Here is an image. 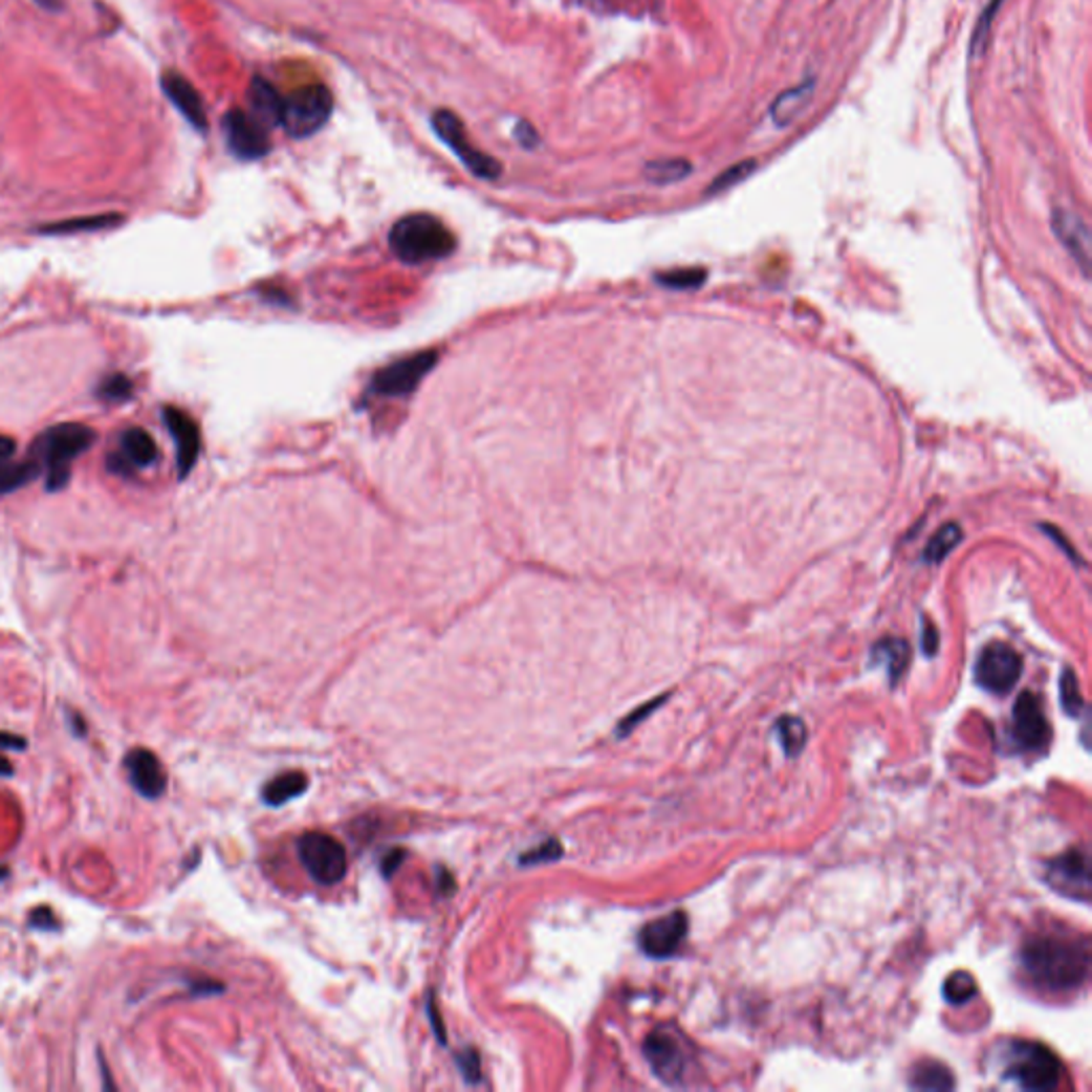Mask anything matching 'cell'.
<instances>
[{"label":"cell","instance_id":"obj_28","mask_svg":"<svg viewBox=\"0 0 1092 1092\" xmlns=\"http://www.w3.org/2000/svg\"><path fill=\"white\" fill-rule=\"evenodd\" d=\"M960 540H962L960 525L958 523H945L943 527H939V531H935L931 542L926 544L924 560L929 564H941L956 549V546L960 544Z\"/></svg>","mask_w":1092,"mask_h":1092},{"label":"cell","instance_id":"obj_25","mask_svg":"<svg viewBox=\"0 0 1092 1092\" xmlns=\"http://www.w3.org/2000/svg\"><path fill=\"white\" fill-rule=\"evenodd\" d=\"M912 1086L922 1090H952L954 1077L949 1069L935 1061H924L912 1071Z\"/></svg>","mask_w":1092,"mask_h":1092},{"label":"cell","instance_id":"obj_15","mask_svg":"<svg viewBox=\"0 0 1092 1092\" xmlns=\"http://www.w3.org/2000/svg\"><path fill=\"white\" fill-rule=\"evenodd\" d=\"M162 418H165L169 434L175 440L179 476L187 478L193 472V467L199 459V453H201L199 424L195 422V418L191 414H187L184 410H179L175 406H167L162 410Z\"/></svg>","mask_w":1092,"mask_h":1092},{"label":"cell","instance_id":"obj_11","mask_svg":"<svg viewBox=\"0 0 1092 1092\" xmlns=\"http://www.w3.org/2000/svg\"><path fill=\"white\" fill-rule=\"evenodd\" d=\"M1011 737L1024 751H1044L1052 739L1050 721L1033 692H1024L1015 700Z\"/></svg>","mask_w":1092,"mask_h":1092},{"label":"cell","instance_id":"obj_1","mask_svg":"<svg viewBox=\"0 0 1092 1092\" xmlns=\"http://www.w3.org/2000/svg\"><path fill=\"white\" fill-rule=\"evenodd\" d=\"M1028 980L1042 990H1077L1090 974V943L1086 937L1044 935L1028 939L1020 952Z\"/></svg>","mask_w":1092,"mask_h":1092},{"label":"cell","instance_id":"obj_3","mask_svg":"<svg viewBox=\"0 0 1092 1092\" xmlns=\"http://www.w3.org/2000/svg\"><path fill=\"white\" fill-rule=\"evenodd\" d=\"M1061 1061L1044 1044L1011 1042L1003 1052V1077L1026 1090H1054L1061 1082Z\"/></svg>","mask_w":1092,"mask_h":1092},{"label":"cell","instance_id":"obj_42","mask_svg":"<svg viewBox=\"0 0 1092 1092\" xmlns=\"http://www.w3.org/2000/svg\"><path fill=\"white\" fill-rule=\"evenodd\" d=\"M428 1013H430V1020H432V1026H434V1033L438 1035V1042H440V1044H446V1033H444V1024H442V1018H440L438 1005L434 1003V997H430V1003H428Z\"/></svg>","mask_w":1092,"mask_h":1092},{"label":"cell","instance_id":"obj_24","mask_svg":"<svg viewBox=\"0 0 1092 1092\" xmlns=\"http://www.w3.org/2000/svg\"><path fill=\"white\" fill-rule=\"evenodd\" d=\"M123 220L125 218L119 214H99V216H86V218H73V220L47 224L41 228V233L65 235V233H82V231H101V228H111V226L123 224Z\"/></svg>","mask_w":1092,"mask_h":1092},{"label":"cell","instance_id":"obj_30","mask_svg":"<svg viewBox=\"0 0 1092 1092\" xmlns=\"http://www.w3.org/2000/svg\"><path fill=\"white\" fill-rule=\"evenodd\" d=\"M978 995V982L976 978L966 974V970H956L943 984V997L952 1005H964Z\"/></svg>","mask_w":1092,"mask_h":1092},{"label":"cell","instance_id":"obj_23","mask_svg":"<svg viewBox=\"0 0 1092 1092\" xmlns=\"http://www.w3.org/2000/svg\"><path fill=\"white\" fill-rule=\"evenodd\" d=\"M873 661L883 663L888 669L890 681L896 683L909 663V645L902 638H883L873 649Z\"/></svg>","mask_w":1092,"mask_h":1092},{"label":"cell","instance_id":"obj_6","mask_svg":"<svg viewBox=\"0 0 1092 1092\" xmlns=\"http://www.w3.org/2000/svg\"><path fill=\"white\" fill-rule=\"evenodd\" d=\"M96 440L94 430L82 422H63L41 434L37 444L32 446V455H37L47 469L69 467L73 459L86 453Z\"/></svg>","mask_w":1092,"mask_h":1092},{"label":"cell","instance_id":"obj_43","mask_svg":"<svg viewBox=\"0 0 1092 1092\" xmlns=\"http://www.w3.org/2000/svg\"><path fill=\"white\" fill-rule=\"evenodd\" d=\"M5 749L22 751V749H26V741L12 733H0V751H5Z\"/></svg>","mask_w":1092,"mask_h":1092},{"label":"cell","instance_id":"obj_44","mask_svg":"<svg viewBox=\"0 0 1092 1092\" xmlns=\"http://www.w3.org/2000/svg\"><path fill=\"white\" fill-rule=\"evenodd\" d=\"M661 700H663V698H659L657 702H653V704H647V706H645L642 711H638V713L630 715V717L626 719V723H621V730H619V733H628V730H630V727H634V725H636V723H638L640 719H645L642 715H647V713H651V711H653L655 706H659V704H661Z\"/></svg>","mask_w":1092,"mask_h":1092},{"label":"cell","instance_id":"obj_4","mask_svg":"<svg viewBox=\"0 0 1092 1092\" xmlns=\"http://www.w3.org/2000/svg\"><path fill=\"white\" fill-rule=\"evenodd\" d=\"M333 96L323 84H310L284 99L282 127L294 139L319 133L331 117Z\"/></svg>","mask_w":1092,"mask_h":1092},{"label":"cell","instance_id":"obj_41","mask_svg":"<svg viewBox=\"0 0 1092 1092\" xmlns=\"http://www.w3.org/2000/svg\"><path fill=\"white\" fill-rule=\"evenodd\" d=\"M515 137L525 148H533L538 144V133H536V129L529 123H519L517 129H515Z\"/></svg>","mask_w":1092,"mask_h":1092},{"label":"cell","instance_id":"obj_17","mask_svg":"<svg viewBox=\"0 0 1092 1092\" xmlns=\"http://www.w3.org/2000/svg\"><path fill=\"white\" fill-rule=\"evenodd\" d=\"M160 86H162V92L167 94V99L173 103V107L184 115L195 129H199V131L208 129V111H205L203 99L184 75H179L175 71H167L160 80Z\"/></svg>","mask_w":1092,"mask_h":1092},{"label":"cell","instance_id":"obj_40","mask_svg":"<svg viewBox=\"0 0 1092 1092\" xmlns=\"http://www.w3.org/2000/svg\"><path fill=\"white\" fill-rule=\"evenodd\" d=\"M937 647H939V634H937L935 626L931 621H926L924 632H922V649L929 657H933L937 653Z\"/></svg>","mask_w":1092,"mask_h":1092},{"label":"cell","instance_id":"obj_20","mask_svg":"<svg viewBox=\"0 0 1092 1092\" xmlns=\"http://www.w3.org/2000/svg\"><path fill=\"white\" fill-rule=\"evenodd\" d=\"M308 785H310L308 774H303L299 770H288L265 783L261 799L269 807H282V805L290 803L292 799L306 794Z\"/></svg>","mask_w":1092,"mask_h":1092},{"label":"cell","instance_id":"obj_2","mask_svg":"<svg viewBox=\"0 0 1092 1092\" xmlns=\"http://www.w3.org/2000/svg\"><path fill=\"white\" fill-rule=\"evenodd\" d=\"M457 246L453 231L432 214H410L389 233L391 253L406 265H424L446 259Z\"/></svg>","mask_w":1092,"mask_h":1092},{"label":"cell","instance_id":"obj_37","mask_svg":"<svg viewBox=\"0 0 1092 1092\" xmlns=\"http://www.w3.org/2000/svg\"><path fill=\"white\" fill-rule=\"evenodd\" d=\"M457 1067L459 1071L463 1073L465 1082L467 1084H478L482 1079V1065H480V1056L474 1048H467L463 1052L457 1054Z\"/></svg>","mask_w":1092,"mask_h":1092},{"label":"cell","instance_id":"obj_46","mask_svg":"<svg viewBox=\"0 0 1092 1092\" xmlns=\"http://www.w3.org/2000/svg\"><path fill=\"white\" fill-rule=\"evenodd\" d=\"M16 453V442L9 436L0 434V459H12Z\"/></svg>","mask_w":1092,"mask_h":1092},{"label":"cell","instance_id":"obj_26","mask_svg":"<svg viewBox=\"0 0 1092 1092\" xmlns=\"http://www.w3.org/2000/svg\"><path fill=\"white\" fill-rule=\"evenodd\" d=\"M692 173V165L685 158H661L645 167V175L653 184H675Z\"/></svg>","mask_w":1092,"mask_h":1092},{"label":"cell","instance_id":"obj_31","mask_svg":"<svg viewBox=\"0 0 1092 1092\" xmlns=\"http://www.w3.org/2000/svg\"><path fill=\"white\" fill-rule=\"evenodd\" d=\"M1061 700H1063V708L1069 717L1077 719L1082 715V711H1086V702H1084V696H1082V690H1079V681L1077 677L1073 675V671L1065 669L1063 671V677H1061Z\"/></svg>","mask_w":1092,"mask_h":1092},{"label":"cell","instance_id":"obj_13","mask_svg":"<svg viewBox=\"0 0 1092 1092\" xmlns=\"http://www.w3.org/2000/svg\"><path fill=\"white\" fill-rule=\"evenodd\" d=\"M1046 881L1058 894L1088 904L1092 883H1090V856L1086 849H1069L1065 856L1048 862Z\"/></svg>","mask_w":1092,"mask_h":1092},{"label":"cell","instance_id":"obj_8","mask_svg":"<svg viewBox=\"0 0 1092 1092\" xmlns=\"http://www.w3.org/2000/svg\"><path fill=\"white\" fill-rule=\"evenodd\" d=\"M432 125H434V131L440 135V139L459 156V160L474 175H478L482 179L500 177L502 165L496 158H492L489 154L480 152L478 148H474L469 144V139L465 137V129L461 125V119L453 111H446V109L436 111L432 115Z\"/></svg>","mask_w":1092,"mask_h":1092},{"label":"cell","instance_id":"obj_48","mask_svg":"<svg viewBox=\"0 0 1092 1092\" xmlns=\"http://www.w3.org/2000/svg\"><path fill=\"white\" fill-rule=\"evenodd\" d=\"M35 3H39L45 9H58L60 7V0H35Z\"/></svg>","mask_w":1092,"mask_h":1092},{"label":"cell","instance_id":"obj_32","mask_svg":"<svg viewBox=\"0 0 1092 1092\" xmlns=\"http://www.w3.org/2000/svg\"><path fill=\"white\" fill-rule=\"evenodd\" d=\"M1001 5H1003V0H990V5L980 16L978 26L974 30V37H970V53H974V56H978V53H982L986 49L988 39H990V30H992V24H995V18H997Z\"/></svg>","mask_w":1092,"mask_h":1092},{"label":"cell","instance_id":"obj_49","mask_svg":"<svg viewBox=\"0 0 1092 1092\" xmlns=\"http://www.w3.org/2000/svg\"><path fill=\"white\" fill-rule=\"evenodd\" d=\"M7 875V869H0V879H3Z\"/></svg>","mask_w":1092,"mask_h":1092},{"label":"cell","instance_id":"obj_35","mask_svg":"<svg viewBox=\"0 0 1092 1092\" xmlns=\"http://www.w3.org/2000/svg\"><path fill=\"white\" fill-rule=\"evenodd\" d=\"M754 169H756V160H745V162H741V165H737V167H730L727 171H723V173L713 181V184L708 187V195H713V193H721V191H727V189H733V187L741 184V181H743L747 175L754 173Z\"/></svg>","mask_w":1092,"mask_h":1092},{"label":"cell","instance_id":"obj_12","mask_svg":"<svg viewBox=\"0 0 1092 1092\" xmlns=\"http://www.w3.org/2000/svg\"><path fill=\"white\" fill-rule=\"evenodd\" d=\"M222 129L228 150L241 160L263 158L271 150V141L267 137L265 127L244 109L226 111L222 119Z\"/></svg>","mask_w":1092,"mask_h":1092},{"label":"cell","instance_id":"obj_45","mask_svg":"<svg viewBox=\"0 0 1092 1092\" xmlns=\"http://www.w3.org/2000/svg\"><path fill=\"white\" fill-rule=\"evenodd\" d=\"M436 888H438L444 896H449L451 892H455V879H453V875L446 873L444 869H440V871H438V883H436Z\"/></svg>","mask_w":1092,"mask_h":1092},{"label":"cell","instance_id":"obj_10","mask_svg":"<svg viewBox=\"0 0 1092 1092\" xmlns=\"http://www.w3.org/2000/svg\"><path fill=\"white\" fill-rule=\"evenodd\" d=\"M1022 677V657L1005 642H990L978 657L976 681L992 694H1007Z\"/></svg>","mask_w":1092,"mask_h":1092},{"label":"cell","instance_id":"obj_7","mask_svg":"<svg viewBox=\"0 0 1092 1092\" xmlns=\"http://www.w3.org/2000/svg\"><path fill=\"white\" fill-rule=\"evenodd\" d=\"M645 1058L651 1071L669 1086H679L685 1079L690 1054L685 1042L671 1028H655L645 1042Z\"/></svg>","mask_w":1092,"mask_h":1092},{"label":"cell","instance_id":"obj_33","mask_svg":"<svg viewBox=\"0 0 1092 1092\" xmlns=\"http://www.w3.org/2000/svg\"><path fill=\"white\" fill-rule=\"evenodd\" d=\"M704 280H706V271H704V269H698V267H690V269H673V271H665V274H659V276H657V282H659L661 286L677 288V290L696 288V286H700Z\"/></svg>","mask_w":1092,"mask_h":1092},{"label":"cell","instance_id":"obj_38","mask_svg":"<svg viewBox=\"0 0 1092 1092\" xmlns=\"http://www.w3.org/2000/svg\"><path fill=\"white\" fill-rule=\"evenodd\" d=\"M406 860V852L403 849H391L389 854H385V858L380 860V871L385 877H391L399 867L401 862Z\"/></svg>","mask_w":1092,"mask_h":1092},{"label":"cell","instance_id":"obj_22","mask_svg":"<svg viewBox=\"0 0 1092 1092\" xmlns=\"http://www.w3.org/2000/svg\"><path fill=\"white\" fill-rule=\"evenodd\" d=\"M119 444H123V453L135 467H150L158 459V446L154 438L141 428L127 430L119 438Z\"/></svg>","mask_w":1092,"mask_h":1092},{"label":"cell","instance_id":"obj_29","mask_svg":"<svg viewBox=\"0 0 1092 1092\" xmlns=\"http://www.w3.org/2000/svg\"><path fill=\"white\" fill-rule=\"evenodd\" d=\"M777 737L787 756H799L807 743V727L796 717H783L777 723Z\"/></svg>","mask_w":1092,"mask_h":1092},{"label":"cell","instance_id":"obj_34","mask_svg":"<svg viewBox=\"0 0 1092 1092\" xmlns=\"http://www.w3.org/2000/svg\"><path fill=\"white\" fill-rule=\"evenodd\" d=\"M564 854V847L558 838H549L544 840L542 845L529 849V852H525L521 858H519V865L521 867H536V865H546V862H555L560 860Z\"/></svg>","mask_w":1092,"mask_h":1092},{"label":"cell","instance_id":"obj_16","mask_svg":"<svg viewBox=\"0 0 1092 1092\" xmlns=\"http://www.w3.org/2000/svg\"><path fill=\"white\" fill-rule=\"evenodd\" d=\"M125 766L135 790L150 801H156L167 790V772L160 760L150 749H131Z\"/></svg>","mask_w":1092,"mask_h":1092},{"label":"cell","instance_id":"obj_27","mask_svg":"<svg viewBox=\"0 0 1092 1092\" xmlns=\"http://www.w3.org/2000/svg\"><path fill=\"white\" fill-rule=\"evenodd\" d=\"M37 474H39L37 461L12 463L9 459H0V496L24 487V484H28Z\"/></svg>","mask_w":1092,"mask_h":1092},{"label":"cell","instance_id":"obj_9","mask_svg":"<svg viewBox=\"0 0 1092 1092\" xmlns=\"http://www.w3.org/2000/svg\"><path fill=\"white\" fill-rule=\"evenodd\" d=\"M436 363L438 352L434 350H422L403 356L376 372V376L372 378V389L385 397L410 395L420 385V380L436 368Z\"/></svg>","mask_w":1092,"mask_h":1092},{"label":"cell","instance_id":"obj_21","mask_svg":"<svg viewBox=\"0 0 1092 1092\" xmlns=\"http://www.w3.org/2000/svg\"><path fill=\"white\" fill-rule=\"evenodd\" d=\"M813 94V82H805L792 90H785L777 96L770 107V117L777 127H787L794 123V117L809 105Z\"/></svg>","mask_w":1092,"mask_h":1092},{"label":"cell","instance_id":"obj_18","mask_svg":"<svg viewBox=\"0 0 1092 1092\" xmlns=\"http://www.w3.org/2000/svg\"><path fill=\"white\" fill-rule=\"evenodd\" d=\"M1052 228L1061 244L1069 250V255L1079 263L1084 274L1090 265V233L1086 222L1067 210H1056L1052 216Z\"/></svg>","mask_w":1092,"mask_h":1092},{"label":"cell","instance_id":"obj_14","mask_svg":"<svg viewBox=\"0 0 1092 1092\" xmlns=\"http://www.w3.org/2000/svg\"><path fill=\"white\" fill-rule=\"evenodd\" d=\"M690 931V920L685 912H673L663 918L649 922L640 935V949L651 958H669L673 956L685 941Z\"/></svg>","mask_w":1092,"mask_h":1092},{"label":"cell","instance_id":"obj_19","mask_svg":"<svg viewBox=\"0 0 1092 1092\" xmlns=\"http://www.w3.org/2000/svg\"><path fill=\"white\" fill-rule=\"evenodd\" d=\"M248 103L253 109V117H257L265 129L282 125L284 99L282 94L263 78H255L248 88Z\"/></svg>","mask_w":1092,"mask_h":1092},{"label":"cell","instance_id":"obj_36","mask_svg":"<svg viewBox=\"0 0 1092 1092\" xmlns=\"http://www.w3.org/2000/svg\"><path fill=\"white\" fill-rule=\"evenodd\" d=\"M133 393V383L125 374H113L101 383L99 395L107 401H125Z\"/></svg>","mask_w":1092,"mask_h":1092},{"label":"cell","instance_id":"obj_39","mask_svg":"<svg viewBox=\"0 0 1092 1092\" xmlns=\"http://www.w3.org/2000/svg\"><path fill=\"white\" fill-rule=\"evenodd\" d=\"M131 467H135L125 453H111L107 457V469L113 472V474H119V476H129L131 474Z\"/></svg>","mask_w":1092,"mask_h":1092},{"label":"cell","instance_id":"obj_47","mask_svg":"<svg viewBox=\"0 0 1092 1092\" xmlns=\"http://www.w3.org/2000/svg\"><path fill=\"white\" fill-rule=\"evenodd\" d=\"M12 774H14L12 762L5 756H0V777H12Z\"/></svg>","mask_w":1092,"mask_h":1092},{"label":"cell","instance_id":"obj_5","mask_svg":"<svg viewBox=\"0 0 1092 1092\" xmlns=\"http://www.w3.org/2000/svg\"><path fill=\"white\" fill-rule=\"evenodd\" d=\"M299 860L321 886H335L348 873L346 847L331 834L306 832L297 843Z\"/></svg>","mask_w":1092,"mask_h":1092}]
</instances>
